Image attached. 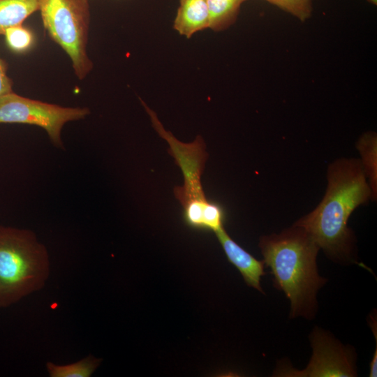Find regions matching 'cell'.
<instances>
[{"instance_id": "cell-4", "label": "cell", "mask_w": 377, "mask_h": 377, "mask_svg": "<svg viewBox=\"0 0 377 377\" xmlns=\"http://www.w3.org/2000/svg\"><path fill=\"white\" fill-rule=\"evenodd\" d=\"M49 273L47 251L34 232L0 226V307L42 288Z\"/></svg>"}, {"instance_id": "cell-11", "label": "cell", "mask_w": 377, "mask_h": 377, "mask_svg": "<svg viewBox=\"0 0 377 377\" xmlns=\"http://www.w3.org/2000/svg\"><path fill=\"white\" fill-rule=\"evenodd\" d=\"M209 15V28L221 31L237 19L241 5L246 0H206Z\"/></svg>"}, {"instance_id": "cell-16", "label": "cell", "mask_w": 377, "mask_h": 377, "mask_svg": "<svg viewBox=\"0 0 377 377\" xmlns=\"http://www.w3.org/2000/svg\"><path fill=\"white\" fill-rule=\"evenodd\" d=\"M6 62L0 57V97L13 91V81L7 75Z\"/></svg>"}, {"instance_id": "cell-12", "label": "cell", "mask_w": 377, "mask_h": 377, "mask_svg": "<svg viewBox=\"0 0 377 377\" xmlns=\"http://www.w3.org/2000/svg\"><path fill=\"white\" fill-rule=\"evenodd\" d=\"M357 147L362 156L360 161L372 191L373 198L376 199L377 190L376 134L374 132L363 134L357 143Z\"/></svg>"}, {"instance_id": "cell-15", "label": "cell", "mask_w": 377, "mask_h": 377, "mask_svg": "<svg viewBox=\"0 0 377 377\" xmlns=\"http://www.w3.org/2000/svg\"><path fill=\"white\" fill-rule=\"evenodd\" d=\"M290 13L301 21L307 20L312 13L311 0H265Z\"/></svg>"}, {"instance_id": "cell-9", "label": "cell", "mask_w": 377, "mask_h": 377, "mask_svg": "<svg viewBox=\"0 0 377 377\" xmlns=\"http://www.w3.org/2000/svg\"><path fill=\"white\" fill-rule=\"evenodd\" d=\"M174 29L190 38L198 31L209 27V15L206 0H179Z\"/></svg>"}, {"instance_id": "cell-2", "label": "cell", "mask_w": 377, "mask_h": 377, "mask_svg": "<svg viewBox=\"0 0 377 377\" xmlns=\"http://www.w3.org/2000/svg\"><path fill=\"white\" fill-rule=\"evenodd\" d=\"M258 245L274 286L290 301V317L313 319L317 293L327 281L318 271V244L306 230L293 224L279 234L261 237Z\"/></svg>"}, {"instance_id": "cell-6", "label": "cell", "mask_w": 377, "mask_h": 377, "mask_svg": "<svg viewBox=\"0 0 377 377\" xmlns=\"http://www.w3.org/2000/svg\"><path fill=\"white\" fill-rule=\"evenodd\" d=\"M87 108H66L30 99L13 91L0 97V123H19L38 126L47 133L52 142L62 146L61 131L68 121L84 119Z\"/></svg>"}, {"instance_id": "cell-7", "label": "cell", "mask_w": 377, "mask_h": 377, "mask_svg": "<svg viewBox=\"0 0 377 377\" xmlns=\"http://www.w3.org/2000/svg\"><path fill=\"white\" fill-rule=\"evenodd\" d=\"M313 355L304 370L277 369L280 376H355V357L352 348H347L320 328H315L310 336Z\"/></svg>"}, {"instance_id": "cell-13", "label": "cell", "mask_w": 377, "mask_h": 377, "mask_svg": "<svg viewBox=\"0 0 377 377\" xmlns=\"http://www.w3.org/2000/svg\"><path fill=\"white\" fill-rule=\"evenodd\" d=\"M101 360L89 355L79 361L64 365L48 362L46 367L51 377H89L98 368Z\"/></svg>"}, {"instance_id": "cell-3", "label": "cell", "mask_w": 377, "mask_h": 377, "mask_svg": "<svg viewBox=\"0 0 377 377\" xmlns=\"http://www.w3.org/2000/svg\"><path fill=\"white\" fill-rule=\"evenodd\" d=\"M142 103L156 132L168 142V152L182 172L184 184L175 186L174 194L183 208L184 223L194 229L218 231L223 227L225 214L221 205L208 200L202 186L201 175L208 157L203 139L198 135L191 143L180 142L165 130L156 114Z\"/></svg>"}, {"instance_id": "cell-5", "label": "cell", "mask_w": 377, "mask_h": 377, "mask_svg": "<svg viewBox=\"0 0 377 377\" xmlns=\"http://www.w3.org/2000/svg\"><path fill=\"white\" fill-rule=\"evenodd\" d=\"M90 0H39L43 26L71 60L75 75L83 80L92 70L87 43Z\"/></svg>"}, {"instance_id": "cell-1", "label": "cell", "mask_w": 377, "mask_h": 377, "mask_svg": "<svg viewBox=\"0 0 377 377\" xmlns=\"http://www.w3.org/2000/svg\"><path fill=\"white\" fill-rule=\"evenodd\" d=\"M373 199L360 160L341 158L327 170V187L319 205L294 225L306 230L320 249L337 263H354L353 232L348 228L352 212Z\"/></svg>"}, {"instance_id": "cell-8", "label": "cell", "mask_w": 377, "mask_h": 377, "mask_svg": "<svg viewBox=\"0 0 377 377\" xmlns=\"http://www.w3.org/2000/svg\"><path fill=\"white\" fill-rule=\"evenodd\" d=\"M228 260L240 272L246 283L263 293L260 278L265 274L264 262L256 259L227 233L224 227L215 232Z\"/></svg>"}, {"instance_id": "cell-14", "label": "cell", "mask_w": 377, "mask_h": 377, "mask_svg": "<svg viewBox=\"0 0 377 377\" xmlns=\"http://www.w3.org/2000/svg\"><path fill=\"white\" fill-rule=\"evenodd\" d=\"M8 47L15 52H24L33 43L31 32L22 25L8 28L3 34Z\"/></svg>"}, {"instance_id": "cell-17", "label": "cell", "mask_w": 377, "mask_h": 377, "mask_svg": "<svg viewBox=\"0 0 377 377\" xmlns=\"http://www.w3.org/2000/svg\"><path fill=\"white\" fill-rule=\"evenodd\" d=\"M369 3H372L373 5L377 4V0H367Z\"/></svg>"}, {"instance_id": "cell-10", "label": "cell", "mask_w": 377, "mask_h": 377, "mask_svg": "<svg viewBox=\"0 0 377 377\" xmlns=\"http://www.w3.org/2000/svg\"><path fill=\"white\" fill-rule=\"evenodd\" d=\"M39 9V0H0V35L10 27L22 25Z\"/></svg>"}]
</instances>
